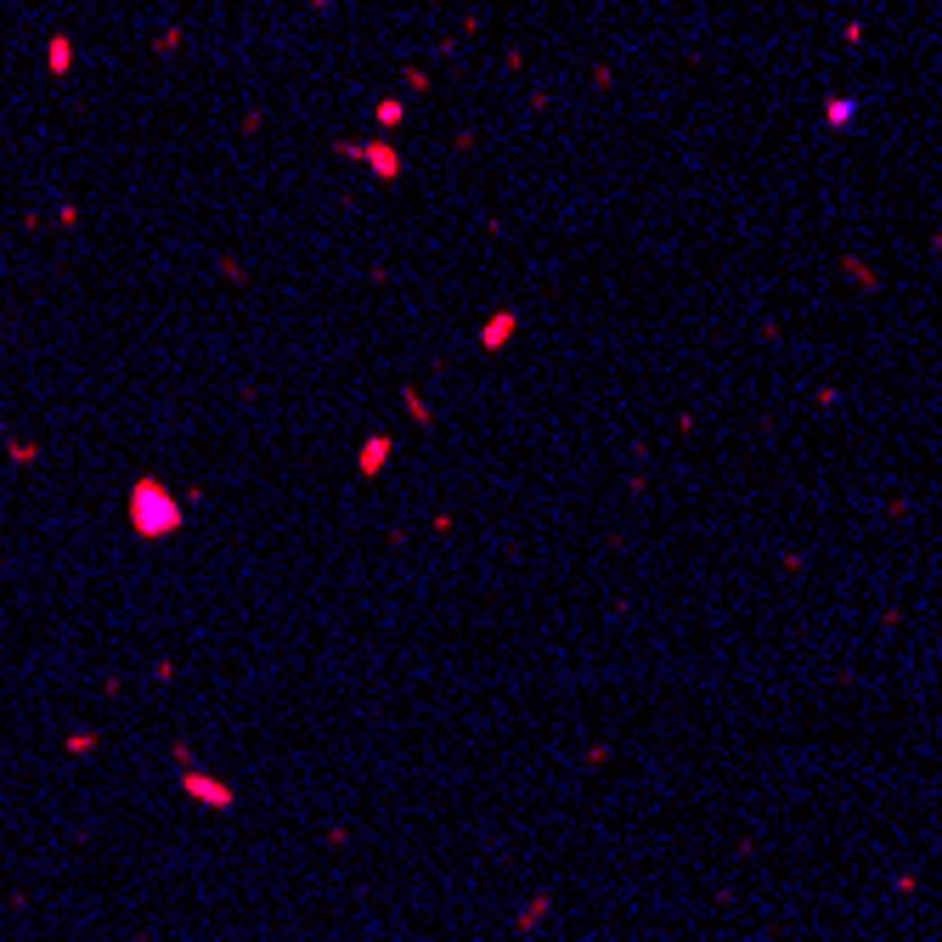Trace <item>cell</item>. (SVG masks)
Listing matches in <instances>:
<instances>
[{
  "instance_id": "obj_2",
  "label": "cell",
  "mask_w": 942,
  "mask_h": 942,
  "mask_svg": "<svg viewBox=\"0 0 942 942\" xmlns=\"http://www.w3.org/2000/svg\"><path fill=\"white\" fill-rule=\"evenodd\" d=\"M333 153L367 164L379 181H401L407 175V158H401V148H390V141H333Z\"/></svg>"
},
{
  "instance_id": "obj_5",
  "label": "cell",
  "mask_w": 942,
  "mask_h": 942,
  "mask_svg": "<svg viewBox=\"0 0 942 942\" xmlns=\"http://www.w3.org/2000/svg\"><path fill=\"white\" fill-rule=\"evenodd\" d=\"M68 68H74V40H68V34H51V40H46V74L62 79Z\"/></svg>"
},
{
  "instance_id": "obj_1",
  "label": "cell",
  "mask_w": 942,
  "mask_h": 942,
  "mask_svg": "<svg viewBox=\"0 0 942 942\" xmlns=\"http://www.w3.org/2000/svg\"><path fill=\"white\" fill-rule=\"evenodd\" d=\"M130 525H136V536H148V542L175 536L181 531V497L164 486V480L141 474L136 486H130Z\"/></svg>"
},
{
  "instance_id": "obj_4",
  "label": "cell",
  "mask_w": 942,
  "mask_h": 942,
  "mask_svg": "<svg viewBox=\"0 0 942 942\" xmlns=\"http://www.w3.org/2000/svg\"><path fill=\"white\" fill-rule=\"evenodd\" d=\"M514 333H519V317H514V310H497V317H486V327H480V345H486V350H502Z\"/></svg>"
},
{
  "instance_id": "obj_3",
  "label": "cell",
  "mask_w": 942,
  "mask_h": 942,
  "mask_svg": "<svg viewBox=\"0 0 942 942\" xmlns=\"http://www.w3.org/2000/svg\"><path fill=\"white\" fill-rule=\"evenodd\" d=\"M181 790L193 795V802H203V807H232V785L203 779V773H186V779H181Z\"/></svg>"
},
{
  "instance_id": "obj_10",
  "label": "cell",
  "mask_w": 942,
  "mask_h": 942,
  "mask_svg": "<svg viewBox=\"0 0 942 942\" xmlns=\"http://www.w3.org/2000/svg\"><path fill=\"white\" fill-rule=\"evenodd\" d=\"M310 6H327V0H310Z\"/></svg>"
},
{
  "instance_id": "obj_7",
  "label": "cell",
  "mask_w": 942,
  "mask_h": 942,
  "mask_svg": "<svg viewBox=\"0 0 942 942\" xmlns=\"http://www.w3.org/2000/svg\"><path fill=\"white\" fill-rule=\"evenodd\" d=\"M372 119H379V124H384V130H395V124H401V119H407V102H401V96H384V102H379V108H372Z\"/></svg>"
},
{
  "instance_id": "obj_6",
  "label": "cell",
  "mask_w": 942,
  "mask_h": 942,
  "mask_svg": "<svg viewBox=\"0 0 942 942\" xmlns=\"http://www.w3.org/2000/svg\"><path fill=\"white\" fill-rule=\"evenodd\" d=\"M852 113H857V102H852V96H830V108H824L830 130H847V124H852Z\"/></svg>"
},
{
  "instance_id": "obj_8",
  "label": "cell",
  "mask_w": 942,
  "mask_h": 942,
  "mask_svg": "<svg viewBox=\"0 0 942 942\" xmlns=\"http://www.w3.org/2000/svg\"><path fill=\"white\" fill-rule=\"evenodd\" d=\"M384 452H390V441H384V435H379V441H367V452H362V474H372V469H379V463H384Z\"/></svg>"
},
{
  "instance_id": "obj_9",
  "label": "cell",
  "mask_w": 942,
  "mask_h": 942,
  "mask_svg": "<svg viewBox=\"0 0 942 942\" xmlns=\"http://www.w3.org/2000/svg\"><path fill=\"white\" fill-rule=\"evenodd\" d=\"M175 46H181V29H175V23H170V29H164V34H158V51H164V57H170V51H175Z\"/></svg>"
}]
</instances>
